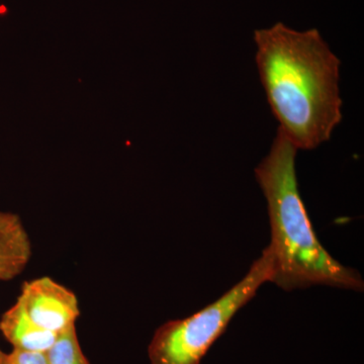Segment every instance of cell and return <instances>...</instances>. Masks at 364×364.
<instances>
[{
	"label": "cell",
	"instance_id": "1",
	"mask_svg": "<svg viewBox=\"0 0 364 364\" xmlns=\"http://www.w3.org/2000/svg\"><path fill=\"white\" fill-rule=\"evenodd\" d=\"M256 65L279 130L298 150L328 142L341 123L340 60L317 28L254 31Z\"/></svg>",
	"mask_w": 364,
	"mask_h": 364
},
{
	"label": "cell",
	"instance_id": "2",
	"mask_svg": "<svg viewBox=\"0 0 364 364\" xmlns=\"http://www.w3.org/2000/svg\"><path fill=\"white\" fill-rule=\"evenodd\" d=\"M296 152L294 144L277 130L269 153L254 170L267 202L270 282L286 291L313 286L363 291L360 273L332 257L314 232L299 191Z\"/></svg>",
	"mask_w": 364,
	"mask_h": 364
},
{
	"label": "cell",
	"instance_id": "3",
	"mask_svg": "<svg viewBox=\"0 0 364 364\" xmlns=\"http://www.w3.org/2000/svg\"><path fill=\"white\" fill-rule=\"evenodd\" d=\"M270 279L272 258L265 248L247 274L221 298L188 318L160 326L148 346L150 363L200 364L234 316Z\"/></svg>",
	"mask_w": 364,
	"mask_h": 364
},
{
	"label": "cell",
	"instance_id": "4",
	"mask_svg": "<svg viewBox=\"0 0 364 364\" xmlns=\"http://www.w3.org/2000/svg\"><path fill=\"white\" fill-rule=\"evenodd\" d=\"M18 299L36 324L57 336L76 326L80 316L76 294L49 277L26 282Z\"/></svg>",
	"mask_w": 364,
	"mask_h": 364
},
{
	"label": "cell",
	"instance_id": "5",
	"mask_svg": "<svg viewBox=\"0 0 364 364\" xmlns=\"http://www.w3.org/2000/svg\"><path fill=\"white\" fill-rule=\"evenodd\" d=\"M32 253V242L21 218L0 212V282H9L23 273Z\"/></svg>",
	"mask_w": 364,
	"mask_h": 364
},
{
	"label": "cell",
	"instance_id": "6",
	"mask_svg": "<svg viewBox=\"0 0 364 364\" xmlns=\"http://www.w3.org/2000/svg\"><path fill=\"white\" fill-rule=\"evenodd\" d=\"M0 331L14 349L42 353H47L58 337L36 324L18 299L2 315Z\"/></svg>",
	"mask_w": 364,
	"mask_h": 364
},
{
	"label": "cell",
	"instance_id": "7",
	"mask_svg": "<svg viewBox=\"0 0 364 364\" xmlns=\"http://www.w3.org/2000/svg\"><path fill=\"white\" fill-rule=\"evenodd\" d=\"M46 355L49 364H90L79 344L76 326L58 335Z\"/></svg>",
	"mask_w": 364,
	"mask_h": 364
},
{
	"label": "cell",
	"instance_id": "8",
	"mask_svg": "<svg viewBox=\"0 0 364 364\" xmlns=\"http://www.w3.org/2000/svg\"><path fill=\"white\" fill-rule=\"evenodd\" d=\"M6 364H49V363L46 353L14 348L11 353L7 354Z\"/></svg>",
	"mask_w": 364,
	"mask_h": 364
},
{
	"label": "cell",
	"instance_id": "9",
	"mask_svg": "<svg viewBox=\"0 0 364 364\" xmlns=\"http://www.w3.org/2000/svg\"><path fill=\"white\" fill-rule=\"evenodd\" d=\"M7 354L0 350V364H6Z\"/></svg>",
	"mask_w": 364,
	"mask_h": 364
}]
</instances>
